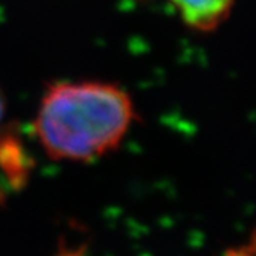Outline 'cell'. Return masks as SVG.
Masks as SVG:
<instances>
[{
  "mask_svg": "<svg viewBox=\"0 0 256 256\" xmlns=\"http://www.w3.org/2000/svg\"><path fill=\"white\" fill-rule=\"evenodd\" d=\"M125 90L106 82H58L42 98L34 130L56 160L88 162L114 150L133 122Z\"/></svg>",
  "mask_w": 256,
  "mask_h": 256,
  "instance_id": "1",
  "label": "cell"
},
{
  "mask_svg": "<svg viewBox=\"0 0 256 256\" xmlns=\"http://www.w3.org/2000/svg\"><path fill=\"white\" fill-rule=\"evenodd\" d=\"M182 24L199 32H210L221 26L236 0H170Z\"/></svg>",
  "mask_w": 256,
  "mask_h": 256,
  "instance_id": "2",
  "label": "cell"
},
{
  "mask_svg": "<svg viewBox=\"0 0 256 256\" xmlns=\"http://www.w3.org/2000/svg\"><path fill=\"white\" fill-rule=\"evenodd\" d=\"M0 168L16 188L26 184L32 168L31 158L24 148L20 139L10 130L0 133Z\"/></svg>",
  "mask_w": 256,
  "mask_h": 256,
  "instance_id": "3",
  "label": "cell"
},
{
  "mask_svg": "<svg viewBox=\"0 0 256 256\" xmlns=\"http://www.w3.org/2000/svg\"><path fill=\"white\" fill-rule=\"evenodd\" d=\"M224 256H253V247H241V248H230L224 253Z\"/></svg>",
  "mask_w": 256,
  "mask_h": 256,
  "instance_id": "4",
  "label": "cell"
},
{
  "mask_svg": "<svg viewBox=\"0 0 256 256\" xmlns=\"http://www.w3.org/2000/svg\"><path fill=\"white\" fill-rule=\"evenodd\" d=\"M5 108H6L5 96H4L2 91H0V120H2V118H4V114H5Z\"/></svg>",
  "mask_w": 256,
  "mask_h": 256,
  "instance_id": "5",
  "label": "cell"
}]
</instances>
